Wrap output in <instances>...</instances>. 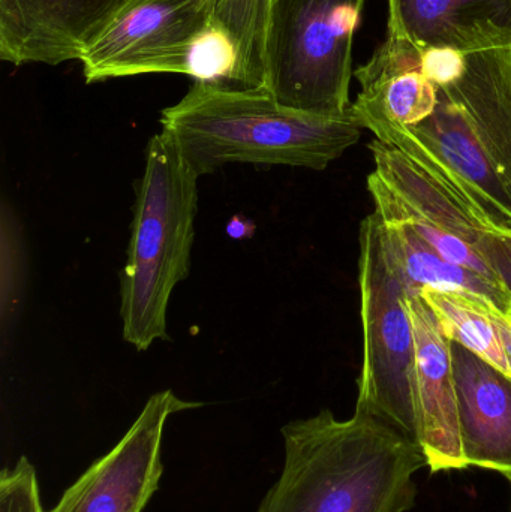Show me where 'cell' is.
<instances>
[{"mask_svg":"<svg viewBox=\"0 0 511 512\" xmlns=\"http://www.w3.org/2000/svg\"><path fill=\"white\" fill-rule=\"evenodd\" d=\"M419 295L450 342L459 343L511 378V325L494 303L476 295L432 288Z\"/></svg>","mask_w":511,"mask_h":512,"instance_id":"18","label":"cell"},{"mask_svg":"<svg viewBox=\"0 0 511 512\" xmlns=\"http://www.w3.org/2000/svg\"><path fill=\"white\" fill-rule=\"evenodd\" d=\"M369 149L374 156V173L399 201L432 227L470 246L511 292V231L489 224L452 189L395 147L375 138Z\"/></svg>","mask_w":511,"mask_h":512,"instance_id":"9","label":"cell"},{"mask_svg":"<svg viewBox=\"0 0 511 512\" xmlns=\"http://www.w3.org/2000/svg\"><path fill=\"white\" fill-rule=\"evenodd\" d=\"M377 218L390 264L408 295H419L425 288L476 295L491 301L506 315L511 300L509 291L462 265L447 261L404 222L378 215Z\"/></svg>","mask_w":511,"mask_h":512,"instance_id":"17","label":"cell"},{"mask_svg":"<svg viewBox=\"0 0 511 512\" xmlns=\"http://www.w3.org/2000/svg\"><path fill=\"white\" fill-rule=\"evenodd\" d=\"M408 310L416 336L417 442L432 474L464 471L449 339L420 295H408Z\"/></svg>","mask_w":511,"mask_h":512,"instance_id":"11","label":"cell"},{"mask_svg":"<svg viewBox=\"0 0 511 512\" xmlns=\"http://www.w3.org/2000/svg\"><path fill=\"white\" fill-rule=\"evenodd\" d=\"M197 180L167 135L150 138L120 285L123 339L137 351L168 339L171 294L191 271Z\"/></svg>","mask_w":511,"mask_h":512,"instance_id":"3","label":"cell"},{"mask_svg":"<svg viewBox=\"0 0 511 512\" xmlns=\"http://www.w3.org/2000/svg\"><path fill=\"white\" fill-rule=\"evenodd\" d=\"M272 6L273 0H215L185 75L225 89L267 90Z\"/></svg>","mask_w":511,"mask_h":512,"instance_id":"12","label":"cell"},{"mask_svg":"<svg viewBox=\"0 0 511 512\" xmlns=\"http://www.w3.org/2000/svg\"><path fill=\"white\" fill-rule=\"evenodd\" d=\"M174 391L153 394L128 432L63 493L48 512H143L159 489L162 438L171 415L201 408Z\"/></svg>","mask_w":511,"mask_h":512,"instance_id":"8","label":"cell"},{"mask_svg":"<svg viewBox=\"0 0 511 512\" xmlns=\"http://www.w3.org/2000/svg\"><path fill=\"white\" fill-rule=\"evenodd\" d=\"M437 95L434 113L413 128L375 117L357 122L452 189L489 224L511 231L509 188L461 111L438 89Z\"/></svg>","mask_w":511,"mask_h":512,"instance_id":"6","label":"cell"},{"mask_svg":"<svg viewBox=\"0 0 511 512\" xmlns=\"http://www.w3.org/2000/svg\"><path fill=\"white\" fill-rule=\"evenodd\" d=\"M450 342V340H449ZM462 454L468 468L511 477V378L450 342Z\"/></svg>","mask_w":511,"mask_h":512,"instance_id":"13","label":"cell"},{"mask_svg":"<svg viewBox=\"0 0 511 512\" xmlns=\"http://www.w3.org/2000/svg\"><path fill=\"white\" fill-rule=\"evenodd\" d=\"M387 27L423 50L511 48V0H389Z\"/></svg>","mask_w":511,"mask_h":512,"instance_id":"14","label":"cell"},{"mask_svg":"<svg viewBox=\"0 0 511 512\" xmlns=\"http://www.w3.org/2000/svg\"><path fill=\"white\" fill-rule=\"evenodd\" d=\"M509 481H510V483H511V477L509 478Z\"/></svg>","mask_w":511,"mask_h":512,"instance_id":"21","label":"cell"},{"mask_svg":"<svg viewBox=\"0 0 511 512\" xmlns=\"http://www.w3.org/2000/svg\"><path fill=\"white\" fill-rule=\"evenodd\" d=\"M423 48L387 27L371 60L354 71L360 92L350 110L356 119L375 117L399 126L419 125L437 107V86L422 68Z\"/></svg>","mask_w":511,"mask_h":512,"instance_id":"15","label":"cell"},{"mask_svg":"<svg viewBox=\"0 0 511 512\" xmlns=\"http://www.w3.org/2000/svg\"><path fill=\"white\" fill-rule=\"evenodd\" d=\"M359 286L363 367L356 409L417 442L416 336L408 292L390 264L375 213L360 227Z\"/></svg>","mask_w":511,"mask_h":512,"instance_id":"5","label":"cell"},{"mask_svg":"<svg viewBox=\"0 0 511 512\" xmlns=\"http://www.w3.org/2000/svg\"><path fill=\"white\" fill-rule=\"evenodd\" d=\"M215 0H126L86 48L87 83L143 74H185Z\"/></svg>","mask_w":511,"mask_h":512,"instance_id":"7","label":"cell"},{"mask_svg":"<svg viewBox=\"0 0 511 512\" xmlns=\"http://www.w3.org/2000/svg\"><path fill=\"white\" fill-rule=\"evenodd\" d=\"M506 316H507V319H509V322H510V325H511V300H510L509 307H507Z\"/></svg>","mask_w":511,"mask_h":512,"instance_id":"20","label":"cell"},{"mask_svg":"<svg viewBox=\"0 0 511 512\" xmlns=\"http://www.w3.org/2000/svg\"><path fill=\"white\" fill-rule=\"evenodd\" d=\"M0 512H44L38 475L27 457L0 475Z\"/></svg>","mask_w":511,"mask_h":512,"instance_id":"19","label":"cell"},{"mask_svg":"<svg viewBox=\"0 0 511 512\" xmlns=\"http://www.w3.org/2000/svg\"><path fill=\"white\" fill-rule=\"evenodd\" d=\"M126 0H0V59L12 65L80 60Z\"/></svg>","mask_w":511,"mask_h":512,"instance_id":"10","label":"cell"},{"mask_svg":"<svg viewBox=\"0 0 511 512\" xmlns=\"http://www.w3.org/2000/svg\"><path fill=\"white\" fill-rule=\"evenodd\" d=\"M366 0H273L267 90L293 110L350 111L353 41Z\"/></svg>","mask_w":511,"mask_h":512,"instance_id":"4","label":"cell"},{"mask_svg":"<svg viewBox=\"0 0 511 512\" xmlns=\"http://www.w3.org/2000/svg\"><path fill=\"white\" fill-rule=\"evenodd\" d=\"M161 125L197 177L227 164L323 171L357 144L363 131L351 110L318 116L284 107L266 89H225L201 81L162 111Z\"/></svg>","mask_w":511,"mask_h":512,"instance_id":"2","label":"cell"},{"mask_svg":"<svg viewBox=\"0 0 511 512\" xmlns=\"http://www.w3.org/2000/svg\"><path fill=\"white\" fill-rule=\"evenodd\" d=\"M284 466L255 512H410L422 448L386 421L329 409L282 427Z\"/></svg>","mask_w":511,"mask_h":512,"instance_id":"1","label":"cell"},{"mask_svg":"<svg viewBox=\"0 0 511 512\" xmlns=\"http://www.w3.org/2000/svg\"><path fill=\"white\" fill-rule=\"evenodd\" d=\"M435 86L461 111L511 194V48L467 53L461 72Z\"/></svg>","mask_w":511,"mask_h":512,"instance_id":"16","label":"cell"}]
</instances>
